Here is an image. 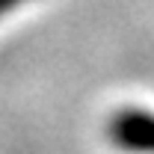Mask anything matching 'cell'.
Returning <instances> with one entry per match:
<instances>
[{"label":"cell","mask_w":154,"mask_h":154,"mask_svg":"<svg viewBox=\"0 0 154 154\" xmlns=\"http://www.w3.org/2000/svg\"><path fill=\"white\" fill-rule=\"evenodd\" d=\"M110 142L122 151L136 154H154V116L136 107H125L110 119L107 125Z\"/></svg>","instance_id":"6da1fadb"},{"label":"cell","mask_w":154,"mask_h":154,"mask_svg":"<svg viewBox=\"0 0 154 154\" xmlns=\"http://www.w3.org/2000/svg\"><path fill=\"white\" fill-rule=\"evenodd\" d=\"M21 3H27V0H0V18L9 12V9H15V6H21Z\"/></svg>","instance_id":"7a4b0ae2"}]
</instances>
